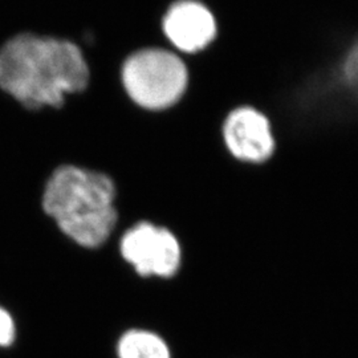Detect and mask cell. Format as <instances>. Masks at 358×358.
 <instances>
[{
  "instance_id": "obj_2",
  "label": "cell",
  "mask_w": 358,
  "mask_h": 358,
  "mask_svg": "<svg viewBox=\"0 0 358 358\" xmlns=\"http://www.w3.org/2000/svg\"><path fill=\"white\" fill-rule=\"evenodd\" d=\"M118 185L101 169L62 164L47 176L40 195L43 213L68 241L99 250L115 234L120 213Z\"/></svg>"
},
{
  "instance_id": "obj_1",
  "label": "cell",
  "mask_w": 358,
  "mask_h": 358,
  "mask_svg": "<svg viewBox=\"0 0 358 358\" xmlns=\"http://www.w3.org/2000/svg\"><path fill=\"white\" fill-rule=\"evenodd\" d=\"M90 84V64L72 40L17 32L0 45V90L26 112L59 110Z\"/></svg>"
},
{
  "instance_id": "obj_8",
  "label": "cell",
  "mask_w": 358,
  "mask_h": 358,
  "mask_svg": "<svg viewBox=\"0 0 358 358\" xmlns=\"http://www.w3.org/2000/svg\"><path fill=\"white\" fill-rule=\"evenodd\" d=\"M17 324L13 313L0 304V349H8L16 343Z\"/></svg>"
},
{
  "instance_id": "obj_4",
  "label": "cell",
  "mask_w": 358,
  "mask_h": 358,
  "mask_svg": "<svg viewBox=\"0 0 358 358\" xmlns=\"http://www.w3.org/2000/svg\"><path fill=\"white\" fill-rule=\"evenodd\" d=\"M118 252L143 279H173L183 264V247L177 234L146 219L133 223L122 232Z\"/></svg>"
},
{
  "instance_id": "obj_6",
  "label": "cell",
  "mask_w": 358,
  "mask_h": 358,
  "mask_svg": "<svg viewBox=\"0 0 358 358\" xmlns=\"http://www.w3.org/2000/svg\"><path fill=\"white\" fill-rule=\"evenodd\" d=\"M161 34L166 47L190 59L211 48L219 24L214 11L202 0H174L161 17Z\"/></svg>"
},
{
  "instance_id": "obj_5",
  "label": "cell",
  "mask_w": 358,
  "mask_h": 358,
  "mask_svg": "<svg viewBox=\"0 0 358 358\" xmlns=\"http://www.w3.org/2000/svg\"><path fill=\"white\" fill-rule=\"evenodd\" d=\"M224 152L235 164L263 166L278 153V137L269 115L254 105L231 109L220 124Z\"/></svg>"
},
{
  "instance_id": "obj_7",
  "label": "cell",
  "mask_w": 358,
  "mask_h": 358,
  "mask_svg": "<svg viewBox=\"0 0 358 358\" xmlns=\"http://www.w3.org/2000/svg\"><path fill=\"white\" fill-rule=\"evenodd\" d=\"M117 358H173L166 338L148 328H129L115 341Z\"/></svg>"
},
{
  "instance_id": "obj_3",
  "label": "cell",
  "mask_w": 358,
  "mask_h": 358,
  "mask_svg": "<svg viewBox=\"0 0 358 358\" xmlns=\"http://www.w3.org/2000/svg\"><path fill=\"white\" fill-rule=\"evenodd\" d=\"M120 84L129 103L146 113H165L183 101L190 87L185 57L162 45L129 53L120 66Z\"/></svg>"
}]
</instances>
